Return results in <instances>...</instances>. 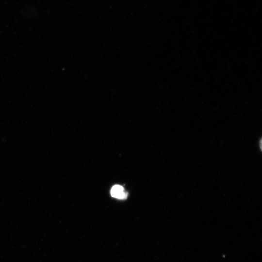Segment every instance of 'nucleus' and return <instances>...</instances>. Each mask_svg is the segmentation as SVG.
<instances>
[{"instance_id":"1","label":"nucleus","mask_w":262,"mask_h":262,"mask_svg":"<svg viewBox=\"0 0 262 262\" xmlns=\"http://www.w3.org/2000/svg\"><path fill=\"white\" fill-rule=\"evenodd\" d=\"M111 195L113 197L119 199H125L127 196V193L124 191L123 187L118 185L112 188Z\"/></svg>"}]
</instances>
